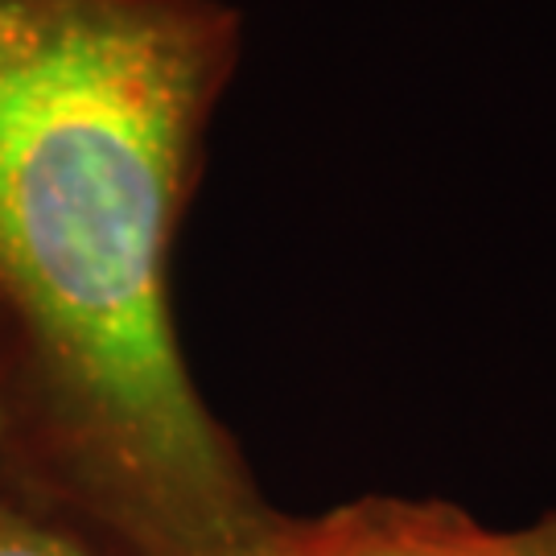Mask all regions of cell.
<instances>
[{
	"label": "cell",
	"instance_id": "obj_4",
	"mask_svg": "<svg viewBox=\"0 0 556 556\" xmlns=\"http://www.w3.org/2000/svg\"><path fill=\"white\" fill-rule=\"evenodd\" d=\"M523 532H528L532 556H556V516L540 519L536 528H523Z\"/></svg>",
	"mask_w": 556,
	"mask_h": 556
},
{
	"label": "cell",
	"instance_id": "obj_1",
	"mask_svg": "<svg viewBox=\"0 0 556 556\" xmlns=\"http://www.w3.org/2000/svg\"><path fill=\"white\" fill-rule=\"evenodd\" d=\"M239 62L231 0H0V491L100 556H256L273 519L169 298Z\"/></svg>",
	"mask_w": 556,
	"mask_h": 556
},
{
	"label": "cell",
	"instance_id": "obj_3",
	"mask_svg": "<svg viewBox=\"0 0 556 556\" xmlns=\"http://www.w3.org/2000/svg\"><path fill=\"white\" fill-rule=\"evenodd\" d=\"M0 556H100L71 528L0 491Z\"/></svg>",
	"mask_w": 556,
	"mask_h": 556
},
{
	"label": "cell",
	"instance_id": "obj_2",
	"mask_svg": "<svg viewBox=\"0 0 556 556\" xmlns=\"http://www.w3.org/2000/svg\"><path fill=\"white\" fill-rule=\"evenodd\" d=\"M256 556H532L528 532H495L441 498L367 495L318 516L268 519Z\"/></svg>",
	"mask_w": 556,
	"mask_h": 556
}]
</instances>
